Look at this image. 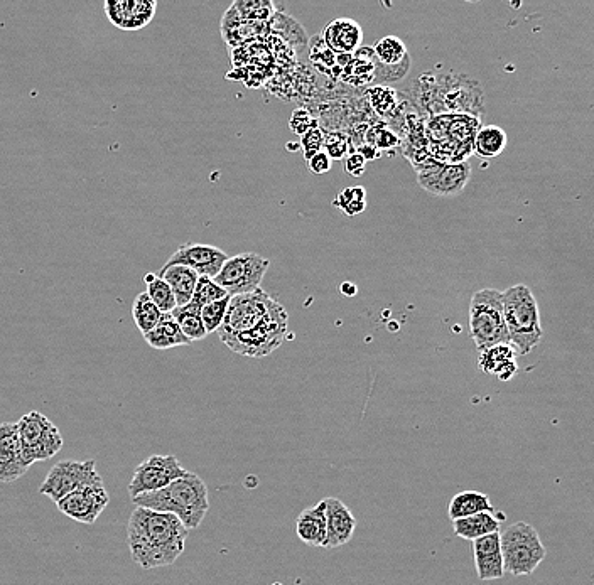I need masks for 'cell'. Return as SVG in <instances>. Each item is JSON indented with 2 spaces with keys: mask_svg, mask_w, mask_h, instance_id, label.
Segmentation results:
<instances>
[{
  "mask_svg": "<svg viewBox=\"0 0 594 585\" xmlns=\"http://www.w3.org/2000/svg\"><path fill=\"white\" fill-rule=\"evenodd\" d=\"M186 526L171 513L135 508L127 525V543L135 564L144 570L173 565L184 552Z\"/></svg>",
  "mask_w": 594,
  "mask_h": 585,
  "instance_id": "obj_1",
  "label": "cell"
},
{
  "mask_svg": "<svg viewBox=\"0 0 594 585\" xmlns=\"http://www.w3.org/2000/svg\"><path fill=\"white\" fill-rule=\"evenodd\" d=\"M132 501L139 508L178 516L188 532L198 528L210 510L208 486L198 474L189 471L186 476L176 479L166 488L139 494Z\"/></svg>",
  "mask_w": 594,
  "mask_h": 585,
  "instance_id": "obj_2",
  "label": "cell"
},
{
  "mask_svg": "<svg viewBox=\"0 0 594 585\" xmlns=\"http://www.w3.org/2000/svg\"><path fill=\"white\" fill-rule=\"evenodd\" d=\"M503 319L508 344L517 355H529L540 343L544 329L540 324L539 304L525 284L513 285L502 292Z\"/></svg>",
  "mask_w": 594,
  "mask_h": 585,
  "instance_id": "obj_3",
  "label": "cell"
},
{
  "mask_svg": "<svg viewBox=\"0 0 594 585\" xmlns=\"http://www.w3.org/2000/svg\"><path fill=\"white\" fill-rule=\"evenodd\" d=\"M500 548L505 574L515 577L534 574L547 555L539 532L524 521H517L500 532Z\"/></svg>",
  "mask_w": 594,
  "mask_h": 585,
  "instance_id": "obj_4",
  "label": "cell"
},
{
  "mask_svg": "<svg viewBox=\"0 0 594 585\" xmlns=\"http://www.w3.org/2000/svg\"><path fill=\"white\" fill-rule=\"evenodd\" d=\"M470 336L480 353L498 344H508L500 290L481 289L471 297Z\"/></svg>",
  "mask_w": 594,
  "mask_h": 585,
  "instance_id": "obj_5",
  "label": "cell"
},
{
  "mask_svg": "<svg viewBox=\"0 0 594 585\" xmlns=\"http://www.w3.org/2000/svg\"><path fill=\"white\" fill-rule=\"evenodd\" d=\"M286 314V309L262 289L242 296H233L230 297L227 314L218 329V334L223 341L235 334L247 333L269 319Z\"/></svg>",
  "mask_w": 594,
  "mask_h": 585,
  "instance_id": "obj_6",
  "label": "cell"
},
{
  "mask_svg": "<svg viewBox=\"0 0 594 585\" xmlns=\"http://www.w3.org/2000/svg\"><path fill=\"white\" fill-rule=\"evenodd\" d=\"M17 437L21 444L22 459L27 467L34 462L48 461L63 449L65 439L60 429L41 412H29L17 422Z\"/></svg>",
  "mask_w": 594,
  "mask_h": 585,
  "instance_id": "obj_7",
  "label": "cell"
},
{
  "mask_svg": "<svg viewBox=\"0 0 594 585\" xmlns=\"http://www.w3.org/2000/svg\"><path fill=\"white\" fill-rule=\"evenodd\" d=\"M270 260L257 253H240L228 257L222 270L216 274L215 284L220 285L228 296H242L260 289Z\"/></svg>",
  "mask_w": 594,
  "mask_h": 585,
  "instance_id": "obj_8",
  "label": "cell"
},
{
  "mask_svg": "<svg viewBox=\"0 0 594 585\" xmlns=\"http://www.w3.org/2000/svg\"><path fill=\"white\" fill-rule=\"evenodd\" d=\"M93 484H103V479L97 473V462L93 459L88 461L68 459L51 467V471L39 488V493L58 503L73 491H78L85 486H93Z\"/></svg>",
  "mask_w": 594,
  "mask_h": 585,
  "instance_id": "obj_9",
  "label": "cell"
},
{
  "mask_svg": "<svg viewBox=\"0 0 594 585\" xmlns=\"http://www.w3.org/2000/svg\"><path fill=\"white\" fill-rule=\"evenodd\" d=\"M287 328H289V316L286 314V316L269 319L247 333L235 334L223 339V343L238 355L262 358L276 351L284 343Z\"/></svg>",
  "mask_w": 594,
  "mask_h": 585,
  "instance_id": "obj_10",
  "label": "cell"
},
{
  "mask_svg": "<svg viewBox=\"0 0 594 585\" xmlns=\"http://www.w3.org/2000/svg\"><path fill=\"white\" fill-rule=\"evenodd\" d=\"M471 166L468 162L444 164V162H421L417 167V183L434 196H456L465 191L470 183Z\"/></svg>",
  "mask_w": 594,
  "mask_h": 585,
  "instance_id": "obj_11",
  "label": "cell"
},
{
  "mask_svg": "<svg viewBox=\"0 0 594 585\" xmlns=\"http://www.w3.org/2000/svg\"><path fill=\"white\" fill-rule=\"evenodd\" d=\"M186 473L188 471L179 464L176 456L156 454V456L147 457L146 461L141 462L134 469V476L129 483L130 498L166 488L176 479L186 476Z\"/></svg>",
  "mask_w": 594,
  "mask_h": 585,
  "instance_id": "obj_12",
  "label": "cell"
},
{
  "mask_svg": "<svg viewBox=\"0 0 594 585\" xmlns=\"http://www.w3.org/2000/svg\"><path fill=\"white\" fill-rule=\"evenodd\" d=\"M108 503H110V496L105 486L93 484V486H85L78 491H73L56 505L58 510L71 520L83 525H93L105 511Z\"/></svg>",
  "mask_w": 594,
  "mask_h": 585,
  "instance_id": "obj_13",
  "label": "cell"
},
{
  "mask_svg": "<svg viewBox=\"0 0 594 585\" xmlns=\"http://www.w3.org/2000/svg\"><path fill=\"white\" fill-rule=\"evenodd\" d=\"M228 255L222 248L205 245V243H184L169 257L164 267L181 265L193 270L198 277L215 279L216 274L222 270L223 263L227 262Z\"/></svg>",
  "mask_w": 594,
  "mask_h": 585,
  "instance_id": "obj_14",
  "label": "cell"
},
{
  "mask_svg": "<svg viewBox=\"0 0 594 585\" xmlns=\"http://www.w3.org/2000/svg\"><path fill=\"white\" fill-rule=\"evenodd\" d=\"M157 4L154 0H107L103 11L108 21L122 31H139L156 16Z\"/></svg>",
  "mask_w": 594,
  "mask_h": 585,
  "instance_id": "obj_15",
  "label": "cell"
},
{
  "mask_svg": "<svg viewBox=\"0 0 594 585\" xmlns=\"http://www.w3.org/2000/svg\"><path fill=\"white\" fill-rule=\"evenodd\" d=\"M27 469L29 467L22 459L16 424H0V483H16L27 473Z\"/></svg>",
  "mask_w": 594,
  "mask_h": 585,
  "instance_id": "obj_16",
  "label": "cell"
},
{
  "mask_svg": "<svg viewBox=\"0 0 594 585\" xmlns=\"http://www.w3.org/2000/svg\"><path fill=\"white\" fill-rule=\"evenodd\" d=\"M326 543L324 548H338L350 542L357 518L350 508L338 498H326Z\"/></svg>",
  "mask_w": 594,
  "mask_h": 585,
  "instance_id": "obj_17",
  "label": "cell"
},
{
  "mask_svg": "<svg viewBox=\"0 0 594 585\" xmlns=\"http://www.w3.org/2000/svg\"><path fill=\"white\" fill-rule=\"evenodd\" d=\"M476 574L480 580H500L505 575L503 569L500 533H490L486 537L473 540Z\"/></svg>",
  "mask_w": 594,
  "mask_h": 585,
  "instance_id": "obj_18",
  "label": "cell"
},
{
  "mask_svg": "<svg viewBox=\"0 0 594 585\" xmlns=\"http://www.w3.org/2000/svg\"><path fill=\"white\" fill-rule=\"evenodd\" d=\"M321 39L336 56L353 54L362 48L363 29L350 17H341L324 27Z\"/></svg>",
  "mask_w": 594,
  "mask_h": 585,
  "instance_id": "obj_19",
  "label": "cell"
},
{
  "mask_svg": "<svg viewBox=\"0 0 594 585\" xmlns=\"http://www.w3.org/2000/svg\"><path fill=\"white\" fill-rule=\"evenodd\" d=\"M515 360H517V353L510 344H498V346L481 351L478 363H480L481 371L497 376L498 380H502V382H508L519 371Z\"/></svg>",
  "mask_w": 594,
  "mask_h": 585,
  "instance_id": "obj_20",
  "label": "cell"
},
{
  "mask_svg": "<svg viewBox=\"0 0 594 585\" xmlns=\"http://www.w3.org/2000/svg\"><path fill=\"white\" fill-rule=\"evenodd\" d=\"M296 533L301 542L309 547H324L326 543V503L319 501L318 505L306 508L297 516Z\"/></svg>",
  "mask_w": 594,
  "mask_h": 585,
  "instance_id": "obj_21",
  "label": "cell"
},
{
  "mask_svg": "<svg viewBox=\"0 0 594 585\" xmlns=\"http://www.w3.org/2000/svg\"><path fill=\"white\" fill-rule=\"evenodd\" d=\"M372 49L377 66L380 65V68L389 71H404V73L409 71V65H411L409 53H407L404 41L397 36H385L377 41Z\"/></svg>",
  "mask_w": 594,
  "mask_h": 585,
  "instance_id": "obj_22",
  "label": "cell"
},
{
  "mask_svg": "<svg viewBox=\"0 0 594 585\" xmlns=\"http://www.w3.org/2000/svg\"><path fill=\"white\" fill-rule=\"evenodd\" d=\"M495 513H478V515L453 521L454 533L459 538L470 540V542L476 538L486 537L490 533H500V526H502L505 516H497Z\"/></svg>",
  "mask_w": 594,
  "mask_h": 585,
  "instance_id": "obj_23",
  "label": "cell"
},
{
  "mask_svg": "<svg viewBox=\"0 0 594 585\" xmlns=\"http://www.w3.org/2000/svg\"><path fill=\"white\" fill-rule=\"evenodd\" d=\"M157 275L173 290L176 306L183 307L191 302L195 294L196 282H198V274L193 270L181 265H173V267H162L161 274Z\"/></svg>",
  "mask_w": 594,
  "mask_h": 585,
  "instance_id": "obj_24",
  "label": "cell"
},
{
  "mask_svg": "<svg viewBox=\"0 0 594 585\" xmlns=\"http://www.w3.org/2000/svg\"><path fill=\"white\" fill-rule=\"evenodd\" d=\"M265 22L245 21L238 16V12L230 7L227 14L223 16L222 33L223 38L232 46H240L247 39L255 38L264 33Z\"/></svg>",
  "mask_w": 594,
  "mask_h": 585,
  "instance_id": "obj_25",
  "label": "cell"
},
{
  "mask_svg": "<svg viewBox=\"0 0 594 585\" xmlns=\"http://www.w3.org/2000/svg\"><path fill=\"white\" fill-rule=\"evenodd\" d=\"M478 513H495L488 494L478 493V491H463L453 496L449 503L448 515L451 521L468 518V516L478 515Z\"/></svg>",
  "mask_w": 594,
  "mask_h": 585,
  "instance_id": "obj_26",
  "label": "cell"
},
{
  "mask_svg": "<svg viewBox=\"0 0 594 585\" xmlns=\"http://www.w3.org/2000/svg\"><path fill=\"white\" fill-rule=\"evenodd\" d=\"M508 137L505 130L497 125H486L476 132L473 139V152L483 161H492L502 156L507 149Z\"/></svg>",
  "mask_w": 594,
  "mask_h": 585,
  "instance_id": "obj_27",
  "label": "cell"
},
{
  "mask_svg": "<svg viewBox=\"0 0 594 585\" xmlns=\"http://www.w3.org/2000/svg\"><path fill=\"white\" fill-rule=\"evenodd\" d=\"M144 339L154 349H171L189 344L171 314H162L161 321L157 323L156 328L144 334Z\"/></svg>",
  "mask_w": 594,
  "mask_h": 585,
  "instance_id": "obj_28",
  "label": "cell"
},
{
  "mask_svg": "<svg viewBox=\"0 0 594 585\" xmlns=\"http://www.w3.org/2000/svg\"><path fill=\"white\" fill-rule=\"evenodd\" d=\"M200 311V307L189 302L186 306L176 307L171 312V316L174 317V321H176L181 333H183L184 338L188 339L189 343L201 341V339L208 336L203 321H201Z\"/></svg>",
  "mask_w": 594,
  "mask_h": 585,
  "instance_id": "obj_29",
  "label": "cell"
},
{
  "mask_svg": "<svg viewBox=\"0 0 594 585\" xmlns=\"http://www.w3.org/2000/svg\"><path fill=\"white\" fill-rule=\"evenodd\" d=\"M144 284L147 285V296L156 304L162 314H171L176 309V299L173 290L159 275L154 272L144 275Z\"/></svg>",
  "mask_w": 594,
  "mask_h": 585,
  "instance_id": "obj_30",
  "label": "cell"
},
{
  "mask_svg": "<svg viewBox=\"0 0 594 585\" xmlns=\"http://www.w3.org/2000/svg\"><path fill=\"white\" fill-rule=\"evenodd\" d=\"M162 312L157 309L156 304L149 299L146 292H141L135 297L132 304V317H134L135 326L142 334H147L156 328L157 323L161 321Z\"/></svg>",
  "mask_w": 594,
  "mask_h": 585,
  "instance_id": "obj_31",
  "label": "cell"
},
{
  "mask_svg": "<svg viewBox=\"0 0 594 585\" xmlns=\"http://www.w3.org/2000/svg\"><path fill=\"white\" fill-rule=\"evenodd\" d=\"M333 206L343 211L346 216L362 215L367 210V191L362 186L345 188L336 196Z\"/></svg>",
  "mask_w": 594,
  "mask_h": 585,
  "instance_id": "obj_32",
  "label": "cell"
},
{
  "mask_svg": "<svg viewBox=\"0 0 594 585\" xmlns=\"http://www.w3.org/2000/svg\"><path fill=\"white\" fill-rule=\"evenodd\" d=\"M232 7L245 21L267 22L276 14V6L269 0H238Z\"/></svg>",
  "mask_w": 594,
  "mask_h": 585,
  "instance_id": "obj_33",
  "label": "cell"
},
{
  "mask_svg": "<svg viewBox=\"0 0 594 585\" xmlns=\"http://www.w3.org/2000/svg\"><path fill=\"white\" fill-rule=\"evenodd\" d=\"M227 296V292H225L220 285L215 284V280L210 279V277H198L195 294H193L191 304H195V306H198L201 309V307L206 306V304L220 301V299Z\"/></svg>",
  "mask_w": 594,
  "mask_h": 585,
  "instance_id": "obj_34",
  "label": "cell"
},
{
  "mask_svg": "<svg viewBox=\"0 0 594 585\" xmlns=\"http://www.w3.org/2000/svg\"><path fill=\"white\" fill-rule=\"evenodd\" d=\"M228 304H230V296L223 297L220 301L211 302V304L201 307L200 316L206 333H215V331L220 329L223 319H225V314H227Z\"/></svg>",
  "mask_w": 594,
  "mask_h": 585,
  "instance_id": "obj_35",
  "label": "cell"
},
{
  "mask_svg": "<svg viewBox=\"0 0 594 585\" xmlns=\"http://www.w3.org/2000/svg\"><path fill=\"white\" fill-rule=\"evenodd\" d=\"M309 41H311V44H309V60H311V63L319 70H333L336 66V54L324 44L321 36H314Z\"/></svg>",
  "mask_w": 594,
  "mask_h": 585,
  "instance_id": "obj_36",
  "label": "cell"
},
{
  "mask_svg": "<svg viewBox=\"0 0 594 585\" xmlns=\"http://www.w3.org/2000/svg\"><path fill=\"white\" fill-rule=\"evenodd\" d=\"M368 98L373 110L380 115H389L390 112H394L397 105V93L390 86H375L368 92Z\"/></svg>",
  "mask_w": 594,
  "mask_h": 585,
  "instance_id": "obj_37",
  "label": "cell"
},
{
  "mask_svg": "<svg viewBox=\"0 0 594 585\" xmlns=\"http://www.w3.org/2000/svg\"><path fill=\"white\" fill-rule=\"evenodd\" d=\"M323 149L330 161H343L350 154V140L341 132H330L324 135Z\"/></svg>",
  "mask_w": 594,
  "mask_h": 585,
  "instance_id": "obj_38",
  "label": "cell"
},
{
  "mask_svg": "<svg viewBox=\"0 0 594 585\" xmlns=\"http://www.w3.org/2000/svg\"><path fill=\"white\" fill-rule=\"evenodd\" d=\"M367 145H372L378 152L389 151L399 147V135H395L392 130L385 129V127H373L368 130Z\"/></svg>",
  "mask_w": 594,
  "mask_h": 585,
  "instance_id": "obj_39",
  "label": "cell"
},
{
  "mask_svg": "<svg viewBox=\"0 0 594 585\" xmlns=\"http://www.w3.org/2000/svg\"><path fill=\"white\" fill-rule=\"evenodd\" d=\"M324 132L319 127L309 130L301 137V149H303L304 159L309 161L311 157L323 152Z\"/></svg>",
  "mask_w": 594,
  "mask_h": 585,
  "instance_id": "obj_40",
  "label": "cell"
},
{
  "mask_svg": "<svg viewBox=\"0 0 594 585\" xmlns=\"http://www.w3.org/2000/svg\"><path fill=\"white\" fill-rule=\"evenodd\" d=\"M289 127H291L294 135L303 137L306 132L314 129V127H318V124H316V120L313 119V115H311L309 110H306V108H296L292 112L291 120H289Z\"/></svg>",
  "mask_w": 594,
  "mask_h": 585,
  "instance_id": "obj_41",
  "label": "cell"
},
{
  "mask_svg": "<svg viewBox=\"0 0 594 585\" xmlns=\"http://www.w3.org/2000/svg\"><path fill=\"white\" fill-rule=\"evenodd\" d=\"M365 166H367V161L357 152H351L346 156L345 171L351 178H362L365 174Z\"/></svg>",
  "mask_w": 594,
  "mask_h": 585,
  "instance_id": "obj_42",
  "label": "cell"
},
{
  "mask_svg": "<svg viewBox=\"0 0 594 585\" xmlns=\"http://www.w3.org/2000/svg\"><path fill=\"white\" fill-rule=\"evenodd\" d=\"M308 169L313 172V174H316V176H323L326 172H330V157L326 156L324 152H319V154H316V156L309 159Z\"/></svg>",
  "mask_w": 594,
  "mask_h": 585,
  "instance_id": "obj_43",
  "label": "cell"
},
{
  "mask_svg": "<svg viewBox=\"0 0 594 585\" xmlns=\"http://www.w3.org/2000/svg\"><path fill=\"white\" fill-rule=\"evenodd\" d=\"M357 154H360V156L363 157V159H365V161L367 162H372L375 161V159H377L378 156H380V152L377 151V149H375V147H372V145H360V149H357Z\"/></svg>",
  "mask_w": 594,
  "mask_h": 585,
  "instance_id": "obj_44",
  "label": "cell"
},
{
  "mask_svg": "<svg viewBox=\"0 0 594 585\" xmlns=\"http://www.w3.org/2000/svg\"><path fill=\"white\" fill-rule=\"evenodd\" d=\"M340 294L341 296L345 297H355L358 294V287L357 284H353V282H343L340 285Z\"/></svg>",
  "mask_w": 594,
  "mask_h": 585,
  "instance_id": "obj_45",
  "label": "cell"
},
{
  "mask_svg": "<svg viewBox=\"0 0 594 585\" xmlns=\"http://www.w3.org/2000/svg\"><path fill=\"white\" fill-rule=\"evenodd\" d=\"M274 585H281V584H274Z\"/></svg>",
  "mask_w": 594,
  "mask_h": 585,
  "instance_id": "obj_46",
  "label": "cell"
}]
</instances>
